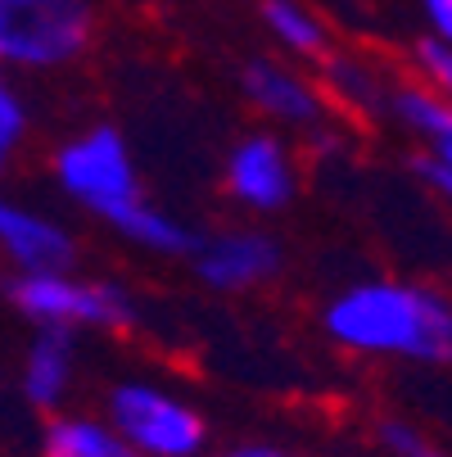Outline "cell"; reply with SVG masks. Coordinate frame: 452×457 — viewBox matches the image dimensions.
I'll use <instances>...</instances> for the list:
<instances>
[{
	"label": "cell",
	"mask_w": 452,
	"mask_h": 457,
	"mask_svg": "<svg viewBox=\"0 0 452 457\" xmlns=\"http://www.w3.org/2000/svg\"><path fill=\"white\" fill-rule=\"evenodd\" d=\"M41 457H127V448L100 412L59 408L41 426Z\"/></svg>",
	"instance_id": "cell-13"
},
{
	"label": "cell",
	"mask_w": 452,
	"mask_h": 457,
	"mask_svg": "<svg viewBox=\"0 0 452 457\" xmlns=\"http://www.w3.org/2000/svg\"><path fill=\"white\" fill-rule=\"evenodd\" d=\"M375 444H380L384 457H412V453L425 448L430 439H425V430H421L416 421H407V417H384V421L375 426Z\"/></svg>",
	"instance_id": "cell-17"
},
{
	"label": "cell",
	"mask_w": 452,
	"mask_h": 457,
	"mask_svg": "<svg viewBox=\"0 0 452 457\" xmlns=\"http://www.w3.org/2000/svg\"><path fill=\"white\" fill-rule=\"evenodd\" d=\"M412 457H448V453H443V448H434V444H425V448H416Z\"/></svg>",
	"instance_id": "cell-21"
},
{
	"label": "cell",
	"mask_w": 452,
	"mask_h": 457,
	"mask_svg": "<svg viewBox=\"0 0 452 457\" xmlns=\"http://www.w3.org/2000/svg\"><path fill=\"white\" fill-rule=\"evenodd\" d=\"M421 19L430 37L452 41V0H421Z\"/></svg>",
	"instance_id": "cell-20"
},
{
	"label": "cell",
	"mask_w": 452,
	"mask_h": 457,
	"mask_svg": "<svg viewBox=\"0 0 452 457\" xmlns=\"http://www.w3.org/2000/svg\"><path fill=\"white\" fill-rule=\"evenodd\" d=\"M412 78L448 96V87H452V41L421 32L412 41Z\"/></svg>",
	"instance_id": "cell-16"
},
{
	"label": "cell",
	"mask_w": 452,
	"mask_h": 457,
	"mask_svg": "<svg viewBox=\"0 0 452 457\" xmlns=\"http://www.w3.org/2000/svg\"><path fill=\"white\" fill-rule=\"evenodd\" d=\"M380 118L390 127H399L412 141V150H430V154L452 159V104H448L443 91H434L416 78H394Z\"/></svg>",
	"instance_id": "cell-11"
},
{
	"label": "cell",
	"mask_w": 452,
	"mask_h": 457,
	"mask_svg": "<svg viewBox=\"0 0 452 457\" xmlns=\"http://www.w3.org/2000/svg\"><path fill=\"white\" fill-rule=\"evenodd\" d=\"M226 190L231 200L253 213V218H276L285 209H294L299 200V181H303V163L290 137L281 132H249L231 145L226 154Z\"/></svg>",
	"instance_id": "cell-6"
},
{
	"label": "cell",
	"mask_w": 452,
	"mask_h": 457,
	"mask_svg": "<svg viewBox=\"0 0 452 457\" xmlns=\"http://www.w3.org/2000/svg\"><path fill=\"white\" fill-rule=\"evenodd\" d=\"M91 0H0V69L54 73L86 54Z\"/></svg>",
	"instance_id": "cell-5"
},
{
	"label": "cell",
	"mask_w": 452,
	"mask_h": 457,
	"mask_svg": "<svg viewBox=\"0 0 452 457\" xmlns=\"http://www.w3.org/2000/svg\"><path fill=\"white\" fill-rule=\"evenodd\" d=\"M10 303L37 331H127L136 321V299L118 281L82 277L78 268L63 272H28L10 281Z\"/></svg>",
	"instance_id": "cell-4"
},
{
	"label": "cell",
	"mask_w": 452,
	"mask_h": 457,
	"mask_svg": "<svg viewBox=\"0 0 452 457\" xmlns=\"http://www.w3.org/2000/svg\"><path fill=\"white\" fill-rule=\"evenodd\" d=\"M50 172H54V186L82 213L109 222L132 249L154 253V258H181L195 249V231L150 200L141 168L118 127L95 122L86 132L69 137L54 150Z\"/></svg>",
	"instance_id": "cell-1"
},
{
	"label": "cell",
	"mask_w": 452,
	"mask_h": 457,
	"mask_svg": "<svg viewBox=\"0 0 452 457\" xmlns=\"http://www.w3.org/2000/svg\"><path fill=\"white\" fill-rule=\"evenodd\" d=\"M321 331L344 353L439 367L452 353V308L439 290L375 277L353 281L321 308Z\"/></svg>",
	"instance_id": "cell-2"
},
{
	"label": "cell",
	"mask_w": 452,
	"mask_h": 457,
	"mask_svg": "<svg viewBox=\"0 0 452 457\" xmlns=\"http://www.w3.org/2000/svg\"><path fill=\"white\" fill-rule=\"evenodd\" d=\"M407 168L421 186H430L439 200H448L452 195V159L448 154H430V150H412L407 154Z\"/></svg>",
	"instance_id": "cell-18"
},
{
	"label": "cell",
	"mask_w": 452,
	"mask_h": 457,
	"mask_svg": "<svg viewBox=\"0 0 452 457\" xmlns=\"http://www.w3.org/2000/svg\"><path fill=\"white\" fill-rule=\"evenodd\" d=\"M240 91L285 137H316L331 118L326 91H321V82H312L299 63L249 59L240 69Z\"/></svg>",
	"instance_id": "cell-8"
},
{
	"label": "cell",
	"mask_w": 452,
	"mask_h": 457,
	"mask_svg": "<svg viewBox=\"0 0 452 457\" xmlns=\"http://www.w3.org/2000/svg\"><path fill=\"white\" fill-rule=\"evenodd\" d=\"M23 141H28V104H23L10 69H0V172L14 163Z\"/></svg>",
	"instance_id": "cell-15"
},
{
	"label": "cell",
	"mask_w": 452,
	"mask_h": 457,
	"mask_svg": "<svg viewBox=\"0 0 452 457\" xmlns=\"http://www.w3.org/2000/svg\"><path fill=\"white\" fill-rule=\"evenodd\" d=\"M78 385V336L69 331H32L19 362V395L37 412H59Z\"/></svg>",
	"instance_id": "cell-10"
},
{
	"label": "cell",
	"mask_w": 452,
	"mask_h": 457,
	"mask_svg": "<svg viewBox=\"0 0 452 457\" xmlns=\"http://www.w3.org/2000/svg\"><path fill=\"white\" fill-rule=\"evenodd\" d=\"M394 87V73H384L380 63L362 59V54H331L326 59V100L335 104H349L353 113H366V118H380L384 109V96Z\"/></svg>",
	"instance_id": "cell-14"
},
{
	"label": "cell",
	"mask_w": 452,
	"mask_h": 457,
	"mask_svg": "<svg viewBox=\"0 0 452 457\" xmlns=\"http://www.w3.org/2000/svg\"><path fill=\"white\" fill-rule=\"evenodd\" d=\"M195 272L218 295H249L281 277L285 249L263 227H222L213 236H195Z\"/></svg>",
	"instance_id": "cell-7"
},
{
	"label": "cell",
	"mask_w": 452,
	"mask_h": 457,
	"mask_svg": "<svg viewBox=\"0 0 452 457\" xmlns=\"http://www.w3.org/2000/svg\"><path fill=\"white\" fill-rule=\"evenodd\" d=\"M200 457H294V453L281 444H267V439H244V444H226V448H213Z\"/></svg>",
	"instance_id": "cell-19"
},
{
	"label": "cell",
	"mask_w": 452,
	"mask_h": 457,
	"mask_svg": "<svg viewBox=\"0 0 452 457\" xmlns=\"http://www.w3.org/2000/svg\"><path fill=\"white\" fill-rule=\"evenodd\" d=\"M122 439L127 457H200L209 453L204 412L177 389L145 376H122L100 412Z\"/></svg>",
	"instance_id": "cell-3"
},
{
	"label": "cell",
	"mask_w": 452,
	"mask_h": 457,
	"mask_svg": "<svg viewBox=\"0 0 452 457\" xmlns=\"http://www.w3.org/2000/svg\"><path fill=\"white\" fill-rule=\"evenodd\" d=\"M0 258L19 277L63 272V268H78V236L45 209H32L14 195H0Z\"/></svg>",
	"instance_id": "cell-9"
},
{
	"label": "cell",
	"mask_w": 452,
	"mask_h": 457,
	"mask_svg": "<svg viewBox=\"0 0 452 457\" xmlns=\"http://www.w3.org/2000/svg\"><path fill=\"white\" fill-rule=\"evenodd\" d=\"M263 23L272 32V41L294 54V59H308V63H326L335 54L331 46V23L321 19L316 5L308 0H263Z\"/></svg>",
	"instance_id": "cell-12"
}]
</instances>
